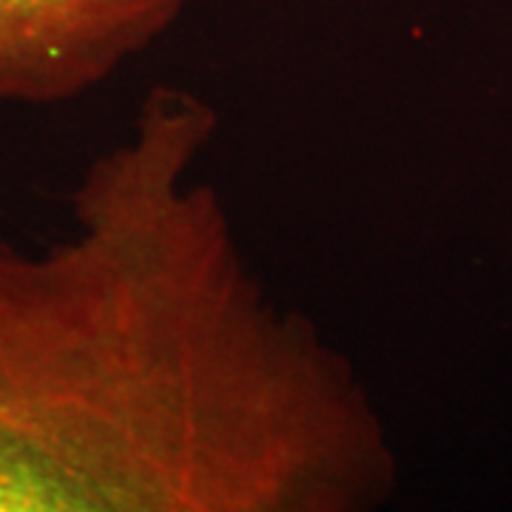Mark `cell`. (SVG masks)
Wrapping results in <instances>:
<instances>
[{
    "label": "cell",
    "instance_id": "1",
    "mask_svg": "<svg viewBox=\"0 0 512 512\" xmlns=\"http://www.w3.org/2000/svg\"><path fill=\"white\" fill-rule=\"evenodd\" d=\"M217 111L154 86L72 194L77 234L0 237V512H370L379 404L251 271L202 177Z\"/></svg>",
    "mask_w": 512,
    "mask_h": 512
},
{
    "label": "cell",
    "instance_id": "2",
    "mask_svg": "<svg viewBox=\"0 0 512 512\" xmlns=\"http://www.w3.org/2000/svg\"><path fill=\"white\" fill-rule=\"evenodd\" d=\"M188 0H0V103L55 106L148 52Z\"/></svg>",
    "mask_w": 512,
    "mask_h": 512
}]
</instances>
